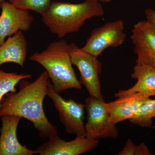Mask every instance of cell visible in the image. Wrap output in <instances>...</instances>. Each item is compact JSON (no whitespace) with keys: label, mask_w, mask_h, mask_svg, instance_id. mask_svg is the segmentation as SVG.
I'll return each mask as SVG.
<instances>
[{"label":"cell","mask_w":155,"mask_h":155,"mask_svg":"<svg viewBox=\"0 0 155 155\" xmlns=\"http://www.w3.org/2000/svg\"><path fill=\"white\" fill-rule=\"evenodd\" d=\"M0 135V155H33L35 150L28 149L20 143L17 130L21 117L14 115L2 116Z\"/></svg>","instance_id":"8fae6325"},{"label":"cell","mask_w":155,"mask_h":155,"mask_svg":"<svg viewBox=\"0 0 155 155\" xmlns=\"http://www.w3.org/2000/svg\"><path fill=\"white\" fill-rule=\"evenodd\" d=\"M47 96L52 101L61 123L67 133L76 136H86L84 104L72 99H65L54 90L51 83L48 87Z\"/></svg>","instance_id":"8992f818"},{"label":"cell","mask_w":155,"mask_h":155,"mask_svg":"<svg viewBox=\"0 0 155 155\" xmlns=\"http://www.w3.org/2000/svg\"><path fill=\"white\" fill-rule=\"evenodd\" d=\"M130 39L137 56L136 64L145 65L155 69V29L147 21L133 25Z\"/></svg>","instance_id":"ba28073f"},{"label":"cell","mask_w":155,"mask_h":155,"mask_svg":"<svg viewBox=\"0 0 155 155\" xmlns=\"http://www.w3.org/2000/svg\"><path fill=\"white\" fill-rule=\"evenodd\" d=\"M131 77L136 79L135 84L126 90H121L116 93V98L125 96L138 92H144L155 96V69L149 66L136 64L133 67Z\"/></svg>","instance_id":"5bb4252c"},{"label":"cell","mask_w":155,"mask_h":155,"mask_svg":"<svg viewBox=\"0 0 155 155\" xmlns=\"http://www.w3.org/2000/svg\"><path fill=\"white\" fill-rule=\"evenodd\" d=\"M104 14L98 0H85L78 4L52 2L42 16V20L52 33L59 38L68 34L77 32L87 19Z\"/></svg>","instance_id":"7a4b0ae2"},{"label":"cell","mask_w":155,"mask_h":155,"mask_svg":"<svg viewBox=\"0 0 155 155\" xmlns=\"http://www.w3.org/2000/svg\"><path fill=\"white\" fill-rule=\"evenodd\" d=\"M5 0H0V8H1V6H2V3L4 2H5Z\"/></svg>","instance_id":"44dd1931"},{"label":"cell","mask_w":155,"mask_h":155,"mask_svg":"<svg viewBox=\"0 0 155 155\" xmlns=\"http://www.w3.org/2000/svg\"><path fill=\"white\" fill-rule=\"evenodd\" d=\"M155 118V99L150 98L140 107L135 115L129 119L130 123L141 127H149Z\"/></svg>","instance_id":"2e32d148"},{"label":"cell","mask_w":155,"mask_h":155,"mask_svg":"<svg viewBox=\"0 0 155 155\" xmlns=\"http://www.w3.org/2000/svg\"><path fill=\"white\" fill-rule=\"evenodd\" d=\"M98 1L102 3H109L110 2L113 0H98Z\"/></svg>","instance_id":"ffe728a7"},{"label":"cell","mask_w":155,"mask_h":155,"mask_svg":"<svg viewBox=\"0 0 155 155\" xmlns=\"http://www.w3.org/2000/svg\"><path fill=\"white\" fill-rule=\"evenodd\" d=\"M151 97L152 96L149 93L138 92L107 103L112 122L116 124L127 119L129 120Z\"/></svg>","instance_id":"7c38bea8"},{"label":"cell","mask_w":155,"mask_h":155,"mask_svg":"<svg viewBox=\"0 0 155 155\" xmlns=\"http://www.w3.org/2000/svg\"><path fill=\"white\" fill-rule=\"evenodd\" d=\"M98 143V140L86 136H76L75 139L67 141L58 135L48 139L35 150L40 155H79L96 147Z\"/></svg>","instance_id":"9c48e42d"},{"label":"cell","mask_w":155,"mask_h":155,"mask_svg":"<svg viewBox=\"0 0 155 155\" xmlns=\"http://www.w3.org/2000/svg\"><path fill=\"white\" fill-rule=\"evenodd\" d=\"M87 122L85 125V135L89 138L116 139L119 131L111 120L107 103L90 96L85 100Z\"/></svg>","instance_id":"277c9868"},{"label":"cell","mask_w":155,"mask_h":155,"mask_svg":"<svg viewBox=\"0 0 155 155\" xmlns=\"http://www.w3.org/2000/svg\"><path fill=\"white\" fill-rule=\"evenodd\" d=\"M31 78V75L28 73L18 74L0 70V108L2 100L5 95L9 93L16 92V85L21 80Z\"/></svg>","instance_id":"9a60e30c"},{"label":"cell","mask_w":155,"mask_h":155,"mask_svg":"<svg viewBox=\"0 0 155 155\" xmlns=\"http://www.w3.org/2000/svg\"><path fill=\"white\" fill-rule=\"evenodd\" d=\"M0 15V46L5 39L18 31H27L31 26L33 17L28 10L19 8L9 2L1 6Z\"/></svg>","instance_id":"30bf717a"},{"label":"cell","mask_w":155,"mask_h":155,"mask_svg":"<svg viewBox=\"0 0 155 155\" xmlns=\"http://www.w3.org/2000/svg\"><path fill=\"white\" fill-rule=\"evenodd\" d=\"M124 29L125 25L122 19L107 22L92 30L81 49L97 58L107 48H117L125 42L126 34Z\"/></svg>","instance_id":"52a82bcc"},{"label":"cell","mask_w":155,"mask_h":155,"mask_svg":"<svg viewBox=\"0 0 155 155\" xmlns=\"http://www.w3.org/2000/svg\"><path fill=\"white\" fill-rule=\"evenodd\" d=\"M19 8L31 10L42 15L49 8L51 0H8Z\"/></svg>","instance_id":"e0dca14e"},{"label":"cell","mask_w":155,"mask_h":155,"mask_svg":"<svg viewBox=\"0 0 155 155\" xmlns=\"http://www.w3.org/2000/svg\"><path fill=\"white\" fill-rule=\"evenodd\" d=\"M69 46L66 40L60 39L51 42L44 51L36 52L29 57L30 61L44 68L58 93L69 89L81 88L72 67Z\"/></svg>","instance_id":"3957f363"},{"label":"cell","mask_w":155,"mask_h":155,"mask_svg":"<svg viewBox=\"0 0 155 155\" xmlns=\"http://www.w3.org/2000/svg\"><path fill=\"white\" fill-rule=\"evenodd\" d=\"M144 13L146 21L155 29V11L151 8H147L145 11Z\"/></svg>","instance_id":"d6986e66"},{"label":"cell","mask_w":155,"mask_h":155,"mask_svg":"<svg viewBox=\"0 0 155 155\" xmlns=\"http://www.w3.org/2000/svg\"><path fill=\"white\" fill-rule=\"evenodd\" d=\"M119 155H151L148 148L144 143H141L138 146L136 145L131 139H128Z\"/></svg>","instance_id":"ac0fdd59"},{"label":"cell","mask_w":155,"mask_h":155,"mask_svg":"<svg viewBox=\"0 0 155 155\" xmlns=\"http://www.w3.org/2000/svg\"><path fill=\"white\" fill-rule=\"evenodd\" d=\"M27 79L20 81L19 91L9 93L4 97L0 117L14 115L29 120L42 138L58 135L57 127L49 122L44 110V101L51 83L47 72H42L33 82Z\"/></svg>","instance_id":"6da1fadb"},{"label":"cell","mask_w":155,"mask_h":155,"mask_svg":"<svg viewBox=\"0 0 155 155\" xmlns=\"http://www.w3.org/2000/svg\"><path fill=\"white\" fill-rule=\"evenodd\" d=\"M27 41L22 31H18L0 46V66L6 63L18 64L22 67L24 65L27 54Z\"/></svg>","instance_id":"4fadbf2b"},{"label":"cell","mask_w":155,"mask_h":155,"mask_svg":"<svg viewBox=\"0 0 155 155\" xmlns=\"http://www.w3.org/2000/svg\"><path fill=\"white\" fill-rule=\"evenodd\" d=\"M69 48L72 64L80 72L81 84L84 85L90 96L104 101L99 78V75L102 72L101 62L75 44H70Z\"/></svg>","instance_id":"5b68a950"}]
</instances>
